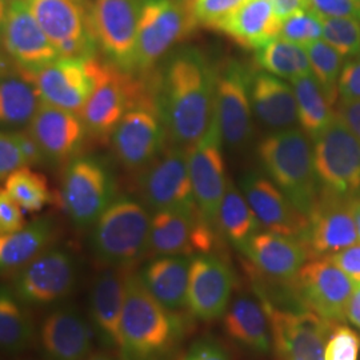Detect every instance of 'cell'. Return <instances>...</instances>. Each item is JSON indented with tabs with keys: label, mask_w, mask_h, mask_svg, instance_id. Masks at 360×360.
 <instances>
[{
	"label": "cell",
	"mask_w": 360,
	"mask_h": 360,
	"mask_svg": "<svg viewBox=\"0 0 360 360\" xmlns=\"http://www.w3.org/2000/svg\"><path fill=\"white\" fill-rule=\"evenodd\" d=\"M217 67L195 47L175 52L163 67L155 96L167 135L175 146L199 142L215 115Z\"/></svg>",
	"instance_id": "1"
},
{
	"label": "cell",
	"mask_w": 360,
	"mask_h": 360,
	"mask_svg": "<svg viewBox=\"0 0 360 360\" xmlns=\"http://www.w3.org/2000/svg\"><path fill=\"white\" fill-rule=\"evenodd\" d=\"M186 331L183 316L155 300L138 272L126 271L119 359L171 360Z\"/></svg>",
	"instance_id": "2"
},
{
	"label": "cell",
	"mask_w": 360,
	"mask_h": 360,
	"mask_svg": "<svg viewBox=\"0 0 360 360\" xmlns=\"http://www.w3.org/2000/svg\"><path fill=\"white\" fill-rule=\"evenodd\" d=\"M257 158L269 179L309 217L321 195L309 136L302 129H281L259 143Z\"/></svg>",
	"instance_id": "3"
},
{
	"label": "cell",
	"mask_w": 360,
	"mask_h": 360,
	"mask_svg": "<svg viewBox=\"0 0 360 360\" xmlns=\"http://www.w3.org/2000/svg\"><path fill=\"white\" fill-rule=\"evenodd\" d=\"M91 229V252L105 267L131 270L150 252L151 215L132 198H115Z\"/></svg>",
	"instance_id": "4"
},
{
	"label": "cell",
	"mask_w": 360,
	"mask_h": 360,
	"mask_svg": "<svg viewBox=\"0 0 360 360\" xmlns=\"http://www.w3.org/2000/svg\"><path fill=\"white\" fill-rule=\"evenodd\" d=\"M80 267L68 248L50 245L13 272L10 287L30 309H50L68 302L77 291Z\"/></svg>",
	"instance_id": "5"
},
{
	"label": "cell",
	"mask_w": 360,
	"mask_h": 360,
	"mask_svg": "<svg viewBox=\"0 0 360 360\" xmlns=\"http://www.w3.org/2000/svg\"><path fill=\"white\" fill-rule=\"evenodd\" d=\"M60 193L71 223L86 230L115 199V180L101 158L77 155L65 166Z\"/></svg>",
	"instance_id": "6"
},
{
	"label": "cell",
	"mask_w": 360,
	"mask_h": 360,
	"mask_svg": "<svg viewBox=\"0 0 360 360\" xmlns=\"http://www.w3.org/2000/svg\"><path fill=\"white\" fill-rule=\"evenodd\" d=\"M95 87L82 111V119L92 139L105 142L111 139L126 112L146 91L132 74L120 71L110 62L91 58Z\"/></svg>",
	"instance_id": "7"
},
{
	"label": "cell",
	"mask_w": 360,
	"mask_h": 360,
	"mask_svg": "<svg viewBox=\"0 0 360 360\" xmlns=\"http://www.w3.org/2000/svg\"><path fill=\"white\" fill-rule=\"evenodd\" d=\"M166 136L155 91L146 89L117 124L111 142L117 160L127 169L138 171L162 154Z\"/></svg>",
	"instance_id": "8"
},
{
	"label": "cell",
	"mask_w": 360,
	"mask_h": 360,
	"mask_svg": "<svg viewBox=\"0 0 360 360\" xmlns=\"http://www.w3.org/2000/svg\"><path fill=\"white\" fill-rule=\"evenodd\" d=\"M314 167L321 191L354 198L360 191V141L335 114L314 139Z\"/></svg>",
	"instance_id": "9"
},
{
	"label": "cell",
	"mask_w": 360,
	"mask_h": 360,
	"mask_svg": "<svg viewBox=\"0 0 360 360\" xmlns=\"http://www.w3.org/2000/svg\"><path fill=\"white\" fill-rule=\"evenodd\" d=\"M142 0H94L91 25L107 62L127 74L138 72L136 47Z\"/></svg>",
	"instance_id": "10"
},
{
	"label": "cell",
	"mask_w": 360,
	"mask_h": 360,
	"mask_svg": "<svg viewBox=\"0 0 360 360\" xmlns=\"http://www.w3.org/2000/svg\"><path fill=\"white\" fill-rule=\"evenodd\" d=\"M195 26L188 3L142 0L136 47L138 71H150Z\"/></svg>",
	"instance_id": "11"
},
{
	"label": "cell",
	"mask_w": 360,
	"mask_h": 360,
	"mask_svg": "<svg viewBox=\"0 0 360 360\" xmlns=\"http://www.w3.org/2000/svg\"><path fill=\"white\" fill-rule=\"evenodd\" d=\"M27 3L60 58L96 56L98 46L90 8H86L83 0H27Z\"/></svg>",
	"instance_id": "12"
},
{
	"label": "cell",
	"mask_w": 360,
	"mask_h": 360,
	"mask_svg": "<svg viewBox=\"0 0 360 360\" xmlns=\"http://www.w3.org/2000/svg\"><path fill=\"white\" fill-rule=\"evenodd\" d=\"M139 188L143 205L153 212H199L193 196L187 151L180 146L174 144L162 151L148 167L144 168Z\"/></svg>",
	"instance_id": "13"
},
{
	"label": "cell",
	"mask_w": 360,
	"mask_h": 360,
	"mask_svg": "<svg viewBox=\"0 0 360 360\" xmlns=\"http://www.w3.org/2000/svg\"><path fill=\"white\" fill-rule=\"evenodd\" d=\"M252 71L238 60L217 67L215 122L223 143L231 148L245 146L252 136Z\"/></svg>",
	"instance_id": "14"
},
{
	"label": "cell",
	"mask_w": 360,
	"mask_h": 360,
	"mask_svg": "<svg viewBox=\"0 0 360 360\" xmlns=\"http://www.w3.org/2000/svg\"><path fill=\"white\" fill-rule=\"evenodd\" d=\"M271 323L279 360H326L324 351L334 323L309 309H285L262 300Z\"/></svg>",
	"instance_id": "15"
},
{
	"label": "cell",
	"mask_w": 360,
	"mask_h": 360,
	"mask_svg": "<svg viewBox=\"0 0 360 360\" xmlns=\"http://www.w3.org/2000/svg\"><path fill=\"white\" fill-rule=\"evenodd\" d=\"M355 284L330 257H318L306 262L292 281V288L306 309L335 324L347 319Z\"/></svg>",
	"instance_id": "16"
},
{
	"label": "cell",
	"mask_w": 360,
	"mask_h": 360,
	"mask_svg": "<svg viewBox=\"0 0 360 360\" xmlns=\"http://www.w3.org/2000/svg\"><path fill=\"white\" fill-rule=\"evenodd\" d=\"M219 231L200 212L156 211L151 215L150 252L154 257H195L214 254Z\"/></svg>",
	"instance_id": "17"
},
{
	"label": "cell",
	"mask_w": 360,
	"mask_h": 360,
	"mask_svg": "<svg viewBox=\"0 0 360 360\" xmlns=\"http://www.w3.org/2000/svg\"><path fill=\"white\" fill-rule=\"evenodd\" d=\"M221 146L223 141L214 115L206 135L190 148H186L196 206L207 223L217 230L219 207L229 183Z\"/></svg>",
	"instance_id": "18"
},
{
	"label": "cell",
	"mask_w": 360,
	"mask_h": 360,
	"mask_svg": "<svg viewBox=\"0 0 360 360\" xmlns=\"http://www.w3.org/2000/svg\"><path fill=\"white\" fill-rule=\"evenodd\" d=\"M354 205V198L321 191L307 217L309 229L303 238L311 259L331 257L359 242Z\"/></svg>",
	"instance_id": "19"
},
{
	"label": "cell",
	"mask_w": 360,
	"mask_h": 360,
	"mask_svg": "<svg viewBox=\"0 0 360 360\" xmlns=\"http://www.w3.org/2000/svg\"><path fill=\"white\" fill-rule=\"evenodd\" d=\"M37 342L44 360H86L96 340L89 318L77 304L65 302L46 312L37 328Z\"/></svg>",
	"instance_id": "20"
},
{
	"label": "cell",
	"mask_w": 360,
	"mask_h": 360,
	"mask_svg": "<svg viewBox=\"0 0 360 360\" xmlns=\"http://www.w3.org/2000/svg\"><path fill=\"white\" fill-rule=\"evenodd\" d=\"M235 276L230 264L215 254L191 257L187 311L202 322L221 318L231 302Z\"/></svg>",
	"instance_id": "21"
},
{
	"label": "cell",
	"mask_w": 360,
	"mask_h": 360,
	"mask_svg": "<svg viewBox=\"0 0 360 360\" xmlns=\"http://www.w3.org/2000/svg\"><path fill=\"white\" fill-rule=\"evenodd\" d=\"M95 58V56H94ZM43 103L82 114L95 87L91 59L59 58L37 72L23 74Z\"/></svg>",
	"instance_id": "22"
},
{
	"label": "cell",
	"mask_w": 360,
	"mask_h": 360,
	"mask_svg": "<svg viewBox=\"0 0 360 360\" xmlns=\"http://www.w3.org/2000/svg\"><path fill=\"white\" fill-rule=\"evenodd\" d=\"M0 44L23 74H32L59 59L27 0L10 1Z\"/></svg>",
	"instance_id": "23"
},
{
	"label": "cell",
	"mask_w": 360,
	"mask_h": 360,
	"mask_svg": "<svg viewBox=\"0 0 360 360\" xmlns=\"http://www.w3.org/2000/svg\"><path fill=\"white\" fill-rule=\"evenodd\" d=\"M27 132L44 162L52 165L68 163L80 155L89 135L79 114L43 102L27 126Z\"/></svg>",
	"instance_id": "24"
},
{
	"label": "cell",
	"mask_w": 360,
	"mask_h": 360,
	"mask_svg": "<svg viewBox=\"0 0 360 360\" xmlns=\"http://www.w3.org/2000/svg\"><path fill=\"white\" fill-rule=\"evenodd\" d=\"M240 190L264 231L297 238L303 242L309 218L272 180L257 172H248L240 180Z\"/></svg>",
	"instance_id": "25"
},
{
	"label": "cell",
	"mask_w": 360,
	"mask_h": 360,
	"mask_svg": "<svg viewBox=\"0 0 360 360\" xmlns=\"http://www.w3.org/2000/svg\"><path fill=\"white\" fill-rule=\"evenodd\" d=\"M126 271L105 267L91 283L87 318L95 340L105 349H119L120 346Z\"/></svg>",
	"instance_id": "26"
},
{
	"label": "cell",
	"mask_w": 360,
	"mask_h": 360,
	"mask_svg": "<svg viewBox=\"0 0 360 360\" xmlns=\"http://www.w3.org/2000/svg\"><path fill=\"white\" fill-rule=\"evenodd\" d=\"M240 252L255 270L281 282H292L309 259L307 247L300 239L269 231L257 232Z\"/></svg>",
	"instance_id": "27"
},
{
	"label": "cell",
	"mask_w": 360,
	"mask_h": 360,
	"mask_svg": "<svg viewBox=\"0 0 360 360\" xmlns=\"http://www.w3.org/2000/svg\"><path fill=\"white\" fill-rule=\"evenodd\" d=\"M282 22L267 0H247L215 30L242 49L257 51L279 38Z\"/></svg>",
	"instance_id": "28"
},
{
	"label": "cell",
	"mask_w": 360,
	"mask_h": 360,
	"mask_svg": "<svg viewBox=\"0 0 360 360\" xmlns=\"http://www.w3.org/2000/svg\"><path fill=\"white\" fill-rule=\"evenodd\" d=\"M223 316L224 331L235 343L260 355L271 352L274 342L270 319L259 297L236 296Z\"/></svg>",
	"instance_id": "29"
},
{
	"label": "cell",
	"mask_w": 360,
	"mask_h": 360,
	"mask_svg": "<svg viewBox=\"0 0 360 360\" xmlns=\"http://www.w3.org/2000/svg\"><path fill=\"white\" fill-rule=\"evenodd\" d=\"M190 264L188 257H155L138 274L155 300L168 311L180 314L187 309Z\"/></svg>",
	"instance_id": "30"
},
{
	"label": "cell",
	"mask_w": 360,
	"mask_h": 360,
	"mask_svg": "<svg viewBox=\"0 0 360 360\" xmlns=\"http://www.w3.org/2000/svg\"><path fill=\"white\" fill-rule=\"evenodd\" d=\"M251 104L257 119L271 129H290L297 122L295 92L281 77L252 72Z\"/></svg>",
	"instance_id": "31"
},
{
	"label": "cell",
	"mask_w": 360,
	"mask_h": 360,
	"mask_svg": "<svg viewBox=\"0 0 360 360\" xmlns=\"http://www.w3.org/2000/svg\"><path fill=\"white\" fill-rule=\"evenodd\" d=\"M56 235L51 218H39L18 231L0 233V275L13 274L52 245Z\"/></svg>",
	"instance_id": "32"
},
{
	"label": "cell",
	"mask_w": 360,
	"mask_h": 360,
	"mask_svg": "<svg viewBox=\"0 0 360 360\" xmlns=\"http://www.w3.org/2000/svg\"><path fill=\"white\" fill-rule=\"evenodd\" d=\"M35 340L37 327L30 309L15 295L10 284H0V352L23 354Z\"/></svg>",
	"instance_id": "33"
},
{
	"label": "cell",
	"mask_w": 360,
	"mask_h": 360,
	"mask_svg": "<svg viewBox=\"0 0 360 360\" xmlns=\"http://www.w3.org/2000/svg\"><path fill=\"white\" fill-rule=\"evenodd\" d=\"M218 230L239 251L262 230L242 190L229 180L219 207Z\"/></svg>",
	"instance_id": "34"
},
{
	"label": "cell",
	"mask_w": 360,
	"mask_h": 360,
	"mask_svg": "<svg viewBox=\"0 0 360 360\" xmlns=\"http://www.w3.org/2000/svg\"><path fill=\"white\" fill-rule=\"evenodd\" d=\"M41 99L26 77H0V127H27L37 114Z\"/></svg>",
	"instance_id": "35"
},
{
	"label": "cell",
	"mask_w": 360,
	"mask_h": 360,
	"mask_svg": "<svg viewBox=\"0 0 360 360\" xmlns=\"http://www.w3.org/2000/svg\"><path fill=\"white\" fill-rule=\"evenodd\" d=\"M291 83L295 92L297 122L309 139H315L334 120L333 104L312 74L297 77Z\"/></svg>",
	"instance_id": "36"
},
{
	"label": "cell",
	"mask_w": 360,
	"mask_h": 360,
	"mask_svg": "<svg viewBox=\"0 0 360 360\" xmlns=\"http://www.w3.org/2000/svg\"><path fill=\"white\" fill-rule=\"evenodd\" d=\"M254 62L260 71L288 82L311 74L306 49L282 38L255 51Z\"/></svg>",
	"instance_id": "37"
},
{
	"label": "cell",
	"mask_w": 360,
	"mask_h": 360,
	"mask_svg": "<svg viewBox=\"0 0 360 360\" xmlns=\"http://www.w3.org/2000/svg\"><path fill=\"white\" fill-rule=\"evenodd\" d=\"M4 188L27 212H39L51 203V191L46 178L31 168L22 167L4 180Z\"/></svg>",
	"instance_id": "38"
},
{
	"label": "cell",
	"mask_w": 360,
	"mask_h": 360,
	"mask_svg": "<svg viewBox=\"0 0 360 360\" xmlns=\"http://www.w3.org/2000/svg\"><path fill=\"white\" fill-rule=\"evenodd\" d=\"M306 51L309 55L312 77L322 87L328 102L334 105L339 99L338 82L345 65V58L323 39L309 44L306 47Z\"/></svg>",
	"instance_id": "39"
},
{
	"label": "cell",
	"mask_w": 360,
	"mask_h": 360,
	"mask_svg": "<svg viewBox=\"0 0 360 360\" xmlns=\"http://www.w3.org/2000/svg\"><path fill=\"white\" fill-rule=\"evenodd\" d=\"M323 27L322 39L343 58L360 55L359 18H331L321 16Z\"/></svg>",
	"instance_id": "40"
},
{
	"label": "cell",
	"mask_w": 360,
	"mask_h": 360,
	"mask_svg": "<svg viewBox=\"0 0 360 360\" xmlns=\"http://www.w3.org/2000/svg\"><path fill=\"white\" fill-rule=\"evenodd\" d=\"M323 37V27L321 16L309 8L299 10L290 15L282 22L279 38L291 41L302 47L321 40Z\"/></svg>",
	"instance_id": "41"
},
{
	"label": "cell",
	"mask_w": 360,
	"mask_h": 360,
	"mask_svg": "<svg viewBox=\"0 0 360 360\" xmlns=\"http://www.w3.org/2000/svg\"><path fill=\"white\" fill-rule=\"evenodd\" d=\"M28 165L25 132H10L0 129V181L13 172Z\"/></svg>",
	"instance_id": "42"
},
{
	"label": "cell",
	"mask_w": 360,
	"mask_h": 360,
	"mask_svg": "<svg viewBox=\"0 0 360 360\" xmlns=\"http://www.w3.org/2000/svg\"><path fill=\"white\" fill-rule=\"evenodd\" d=\"M247 0H191L188 3L193 20L198 25L217 28L227 16L243 6Z\"/></svg>",
	"instance_id": "43"
},
{
	"label": "cell",
	"mask_w": 360,
	"mask_h": 360,
	"mask_svg": "<svg viewBox=\"0 0 360 360\" xmlns=\"http://www.w3.org/2000/svg\"><path fill=\"white\" fill-rule=\"evenodd\" d=\"M360 352V336L347 326H336L328 336L324 359L358 360Z\"/></svg>",
	"instance_id": "44"
},
{
	"label": "cell",
	"mask_w": 360,
	"mask_h": 360,
	"mask_svg": "<svg viewBox=\"0 0 360 360\" xmlns=\"http://www.w3.org/2000/svg\"><path fill=\"white\" fill-rule=\"evenodd\" d=\"M339 101H360V55L354 56L343 65L338 82Z\"/></svg>",
	"instance_id": "45"
},
{
	"label": "cell",
	"mask_w": 360,
	"mask_h": 360,
	"mask_svg": "<svg viewBox=\"0 0 360 360\" xmlns=\"http://www.w3.org/2000/svg\"><path fill=\"white\" fill-rule=\"evenodd\" d=\"M26 224L22 207L13 200L4 187L0 188V233L18 231Z\"/></svg>",
	"instance_id": "46"
},
{
	"label": "cell",
	"mask_w": 360,
	"mask_h": 360,
	"mask_svg": "<svg viewBox=\"0 0 360 360\" xmlns=\"http://www.w3.org/2000/svg\"><path fill=\"white\" fill-rule=\"evenodd\" d=\"M307 8L319 16H360V3L358 0H307Z\"/></svg>",
	"instance_id": "47"
},
{
	"label": "cell",
	"mask_w": 360,
	"mask_h": 360,
	"mask_svg": "<svg viewBox=\"0 0 360 360\" xmlns=\"http://www.w3.org/2000/svg\"><path fill=\"white\" fill-rule=\"evenodd\" d=\"M183 360H231L229 352L212 338H200L193 342Z\"/></svg>",
	"instance_id": "48"
},
{
	"label": "cell",
	"mask_w": 360,
	"mask_h": 360,
	"mask_svg": "<svg viewBox=\"0 0 360 360\" xmlns=\"http://www.w3.org/2000/svg\"><path fill=\"white\" fill-rule=\"evenodd\" d=\"M330 257L335 264L355 282H360V243L349 245Z\"/></svg>",
	"instance_id": "49"
},
{
	"label": "cell",
	"mask_w": 360,
	"mask_h": 360,
	"mask_svg": "<svg viewBox=\"0 0 360 360\" xmlns=\"http://www.w3.org/2000/svg\"><path fill=\"white\" fill-rule=\"evenodd\" d=\"M335 114L360 141V101H339Z\"/></svg>",
	"instance_id": "50"
},
{
	"label": "cell",
	"mask_w": 360,
	"mask_h": 360,
	"mask_svg": "<svg viewBox=\"0 0 360 360\" xmlns=\"http://www.w3.org/2000/svg\"><path fill=\"white\" fill-rule=\"evenodd\" d=\"M276 15L284 20L290 15L307 8V0H267Z\"/></svg>",
	"instance_id": "51"
},
{
	"label": "cell",
	"mask_w": 360,
	"mask_h": 360,
	"mask_svg": "<svg viewBox=\"0 0 360 360\" xmlns=\"http://www.w3.org/2000/svg\"><path fill=\"white\" fill-rule=\"evenodd\" d=\"M347 319L360 330V282L355 284L347 306Z\"/></svg>",
	"instance_id": "52"
},
{
	"label": "cell",
	"mask_w": 360,
	"mask_h": 360,
	"mask_svg": "<svg viewBox=\"0 0 360 360\" xmlns=\"http://www.w3.org/2000/svg\"><path fill=\"white\" fill-rule=\"evenodd\" d=\"M8 6H10V0H0V40H1L3 27H4V22H6Z\"/></svg>",
	"instance_id": "53"
},
{
	"label": "cell",
	"mask_w": 360,
	"mask_h": 360,
	"mask_svg": "<svg viewBox=\"0 0 360 360\" xmlns=\"http://www.w3.org/2000/svg\"><path fill=\"white\" fill-rule=\"evenodd\" d=\"M86 360H120L116 359L115 356H112L111 354L108 352H104V351H99V352H92L90 356Z\"/></svg>",
	"instance_id": "54"
},
{
	"label": "cell",
	"mask_w": 360,
	"mask_h": 360,
	"mask_svg": "<svg viewBox=\"0 0 360 360\" xmlns=\"http://www.w3.org/2000/svg\"><path fill=\"white\" fill-rule=\"evenodd\" d=\"M354 212H355V221H356V229H358V235H359L360 242V199H355Z\"/></svg>",
	"instance_id": "55"
},
{
	"label": "cell",
	"mask_w": 360,
	"mask_h": 360,
	"mask_svg": "<svg viewBox=\"0 0 360 360\" xmlns=\"http://www.w3.org/2000/svg\"><path fill=\"white\" fill-rule=\"evenodd\" d=\"M4 68H6V60H4L3 55H0V75L4 72Z\"/></svg>",
	"instance_id": "56"
},
{
	"label": "cell",
	"mask_w": 360,
	"mask_h": 360,
	"mask_svg": "<svg viewBox=\"0 0 360 360\" xmlns=\"http://www.w3.org/2000/svg\"><path fill=\"white\" fill-rule=\"evenodd\" d=\"M10 1H15V0H10Z\"/></svg>",
	"instance_id": "57"
},
{
	"label": "cell",
	"mask_w": 360,
	"mask_h": 360,
	"mask_svg": "<svg viewBox=\"0 0 360 360\" xmlns=\"http://www.w3.org/2000/svg\"><path fill=\"white\" fill-rule=\"evenodd\" d=\"M358 1H359V3H360V0H358Z\"/></svg>",
	"instance_id": "58"
},
{
	"label": "cell",
	"mask_w": 360,
	"mask_h": 360,
	"mask_svg": "<svg viewBox=\"0 0 360 360\" xmlns=\"http://www.w3.org/2000/svg\"><path fill=\"white\" fill-rule=\"evenodd\" d=\"M359 20H360V16H359Z\"/></svg>",
	"instance_id": "59"
}]
</instances>
